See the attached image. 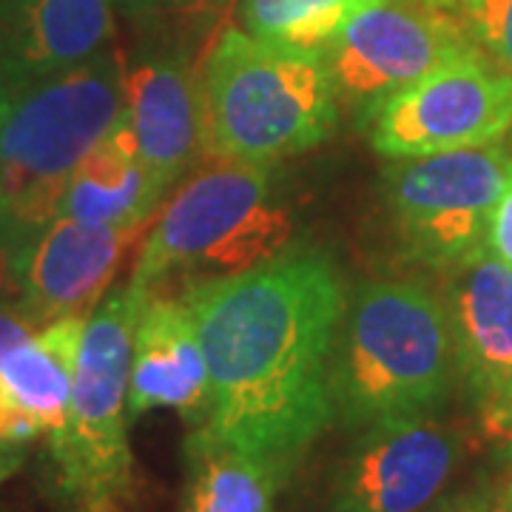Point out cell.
I'll return each instance as SVG.
<instances>
[{"mask_svg":"<svg viewBox=\"0 0 512 512\" xmlns=\"http://www.w3.org/2000/svg\"><path fill=\"white\" fill-rule=\"evenodd\" d=\"M211 413L205 433L288 481L333 421L330 353L345 316V282L316 251L191 285Z\"/></svg>","mask_w":512,"mask_h":512,"instance_id":"obj_1","label":"cell"},{"mask_svg":"<svg viewBox=\"0 0 512 512\" xmlns=\"http://www.w3.org/2000/svg\"><path fill=\"white\" fill-rule=\"evenodd\" d=\"M456 350L444 299L416 282H370L353 293L328 370L333 419L353 433L436 413Z\"/></svg>","mask_w":512,"mask_h":512,"instance_id":"obj_2","label":"cell"},{"mask_svg":"<svg viewBox=\"0 0 512 512\" xmlns=\"http://www.w3.org/2000/svg\"><path fill=\"white\" fill-rule=\"evenodd\" d=\"M200 83L205 146L228 163L296 157L325 143L339 120L325 57L239 29L217 37Z\"/></svg>","mask_w":512,"mask_h":512,"instance_id":"obj_3","label":"cell"},{"mask_svg":"<svg viewBox=\"0 0 512 512\" xmlns=\"http://www.w3.org/2000/svg\"><path fill=\"white\" fill-rule=\"evenodd\" d=\"M123 57L97 52L23 80L0 103V214L18 237L57 217L63 191L123 114Z\"/></svg>","mask_w":512,"mask_h":512,"instance_id":"obj_4","label":"cell"},{"mask_svg":"<svg viewBox=\"0 0 512 512\" xmlns=\"http://www.w3.org/2000/svg\"><path fill=\"white\" fill-rule=\"evenodd\" d=\"M148 291L128 282L86 319L66 424L49 436L55 490L69 512H134L137 473L128 447V373Z\"/></svg>","mask_w":512,"mask_h":512,"instance_id":"obj_5","label":"cell"},{"mask_svg":"<svg viewBox=\"0 0 512 512\" xmlns=\"http://www.w3.org/2000/svg\"><path fill=\"white\" fill-rule=\"evenodd\" d=\"M291 237V214L271 202L268 165L217 160L165 205L134 265L131 285L157 291L177 274H242L276 259Z\"/></svg>","mask_w":512,"mask_h":512,"instance_id":"obj_6","label":"cell"},{"mask_svg":"<svg viewBox=\"0 0 512 512\" xmlns=\"http://www.w3.org/2000/svg\"><path fill=\"white\" fill-rule=\"evenodd\" d=\"M510 163L512 140H495L393 165L384 197L407 259L453 271L487 248Z\"/></svg>","mask_w":512,"mask_h":512,"instance_id":"obj_7","label":"cell"},{"mask_svg":"<svg viewBox=\"0 0 512 512\" xmlns=\"http://www.w3.org/2000/svg\"><path fill=\"white\" fill-rule=\"evenodd\" d=\"M478 49L464 26L427 0H376L322 52L336 97L362 126L439 63Z\"/></svg>","mask_w":512,"mask_h":512,"instance_id":"obj_8","label":"cell"},{"mask_svg":"<svg viewBox=\"0 0 512 512\" xmlns=\"http://www.w3.org/2000/svg\"><path fill=\"white\" fill-rule=\"evenodd\" d=\"M512 131V74L481 49L439 63L370 123V146L390 160L476 148Z\"/></svg>","mask_w":512,"mask_h":512,"instance_id":"obj_9","label":"cell"},{"mask_svg":"<svg viewBox=\"0 0 512 512\" xmlns=\"http://www.w3.org/2000/svg\"><path fill=\"white\" fill-rule=\"evenodd\" d=\"M458 464V439L430 416L365 430L339 464L328 512H419Z\"/></svg>","mask_w":512,"mask_h":512,"instance_id":"obj_10","label":"cell"},{"mask_svg":"<svg viewBox=\"0 0 512 512\" xmlns=\"http://www.w3.org/2000/svg\"><path fill=\"white\" fill-rule=\"evenodd\" d=\"M143 228H100L55 217L18 245V308L37 328L63 316H92Z\"/></svg>","mask_w":512,"mask_h":512,"instance_id":"obj_11","label":"cell"},{"mask_svg":"<svg viewBox=\"0 0 512 512\" xmlns=\"http://www.w3.org/2000/svg\"><path fill=\"white\" fill-rule=\"evenodd\" d=\"M447 288L456 370L495 430H512V265L481 248Z\"/></svg>","mask_w":512,"mask_h":512,"instance_id":"obj_12","label":"cell"},{"mask_svg":"<svg viewBox=\"0 0 512 512\" xmlns=\"http://www.w3.org/2000/svg\"><path fill=\"white\" fill-rule=\"evenodd\" d=\"M120 123L165 194L208 154L202 83L183 57H148L123 69Z\"/></svg>","mask_w":512,"mask_h":512,"instance_id":"obj_13","label":"cell"},{"mask_svg":"<svg viewBox=\"0 0 512 512\" xmlns=\"http://www.w3.org/2000/svg\"><path fill=\"white\" fill-rule=\"evenodd\" d=\"M171 407L197 430L211 413L208 367L185 299L148 291L134 328L128 373V419Z\"/></svg>","mask_w":512,"mask_h":512,"instance_id":"obj_14","label":"cell"},{"mask_svg":"<svg viewBox=\"0 0 512 512\" xmlns=\"http://www.w3.org/2000/svg\"><path fill=\"white\" fill-rule=\"evenodd\" d=\"M111 35L114 0H0V66L15 86L89 60Z\"/></svg>","mask_w":512,"mask_h":512,"instance_id":"obj_15","label":"cell"},{"mask_svg":"<svg viewBox=\"0 0 512 512\" xmlns=\"http://www.w3.org/2000/svg\"><path fill=\"white\" fill-rule=\"evenodd\" d=\"M165 191L140 160L128 131L117 126L77 165L57 217L100 228H146Z\"/></svg>","mask_w":512,"mask_h":512,"instance_id":"obj_16","label":"cell"},{"mask_svg":"<svg viewBox=\"0 0 512 512\" xmlns=\"http://www.w3.org/2000/svg\"><path fill=\"white\" fill-rule=\"evenodd\" d=\"M89 316H63L0 356V396L49 439L66 424Z\"/></svg>","mask_w":512,"mask_h":512,"instance_id":"obj_17","label":"cell"},{"mask_svg":"<svg viewBox=\"0 0 512 512\" xmlns=\"http://www.w3.org/2000/svg\"><path fill=\"white\" fill-rule=\"evenodd\" d=\"M282 484L271 467L200 427L185 444L183 512H276Z\"/></svg>","mask_w":512,"mask_h":512,"instance_id":"obj_18","label":"cell"},{"mask_svg":"<svg viewBox=\"0 0 512 512\" xmlns=\"http://www.w3.org/2000/svg\"><path fill=\"white\" fill-rule=\"evenodd\" d=\"M370 3L376 0H239L237 18L248 35L322 55Z\"/></svg>","mask_w":512,"mask_h":512,"instance_id":"obj_19","label":"cell"},{"mask_svg":"<svg viewBox=\"0 0 512 512\" xmlns=\"http://www.w3.org/2000/svg\"><path fill=\"white\" fill-rule=\"evenodd\" d=\"M464 26L481 52L512 74V0H427Z\"/></svg>","mask_w":512,"mask_h":512,"instance_id":"obj_20","label":"cell"},{"mask_svg":"<svg viewBox=\"0 0 512 512\" xmlns=\"http://www.w3.org/2000/svg\"><path fill=\"white\" fill-rule=\"evenodd\" d=\"M487 248L493 251L498 259H504L507 265H512V163L510 174L504 191L495 202L493 220H490V234H487Z\"/></svg>","mask_w":512,"mask_h":512,"instance_id":"obj_21","label":"cell"},{"mask_svg":"<svg viewBox=\"0 0 512 512\" xmlns=\"http://www.w3.org/2000/svg\"><path fill=\"white\" fill-rule=\"evenodd\" d=\"M37 330L40 328L20 308H3L0 305V356L18 348L20 342L35 336Z\"/></svg>","mask_w":512,"mask_h":512,"instance_id":"obj_22","label":"cell"},{"mask_svg":"<svg viewBox=\"0 0 512 512\" xmlns=\"http://www.w3.org/2000/svg\"><path fill=\"white\" fill-rule=\"evenodd\" d=\"M23 458H26V444L0 439V484L18 473L23 467Z\"/></svg>","mask_w":512,"mask_h":512,"instance_id":"obj_23","label":"cell"},{"mask_svg":"<svg viewBox=\"0 0 512 512\" xmlns=\"http://www.w3.org/2000/svg\"><path fill=\"white\" fill-rule=\"evenodd\" d=\"M131 12H151V9H163V6H177L183 0H120Z\"/></svg>","mask_w":512,"mask_h":512,"instance_id":"obj_24","label":"cell"},{"mask_svg":"<svg viewBox=\"0 0 512 512\" xmlns=\"http://www.w3.org/2000/svg\"><path fill=\"white\" fill-rule=\"evenodd\" d=\"M12 89H15V80H12L9 74L3 72V66H0V103L6 100V94L12 92Z\"/></svg>","mask_w":512,"mask_h":512,"instance_id":"obj_25","label":"cell"},{"mask_svg":"<svg viewBox=\"0 0 512 512\" xmlns=\"http://www.w3.org/2000/svg\"><path fill=\"white\" fill-rule=\"evenodd\" d=\"M6 239H20V237L18 234H12V231H9V225L0 220V242H6Z\"/></svg>","mask_w":512,"mask_h":512,"instance_id":"obj_26","label":"cell"},{"mask_svg":"<svg viewBox=\"0 0 512 512\" xmlns=\"http://www.w3.org/2000/svg\"><path fill=\"white\" fill-rule=\"evenodd\" d=\"M208 3H211V6H228L231 0H208Z\"/></svg>","mask_w":512,"mask_h":512,"instance_id":"obj_27","label":"cell"},{"mask_svg":"<svg viewBox=\"0 0 512 512\" xmlns=\"http://www.w3.org/2000/svg\"><path fill=\"white\" fill-rule=\"evenodd\" d=\"M0 220H3V214H0ZM3 222H6V220H3ZM6 225H9V222H6ZM12 234H15V231H12Z\"/></svg>","mask_w":512,"mask_h":512,"instance_id":"obj_28","label":"cell"},{"mask_svg":"<svg viewBox=\"0 0 512 512\" xmlns=\"http://www.w3.org/2000/svg\"><path fill=\"white\" fill-rule=\"evenodd\" d=\"M510 512H512V504H510Z\"/></svg>","mask_w":512,"mask_h":512,"instance_id":"obj_29","label":"cell"}]
</instances>
